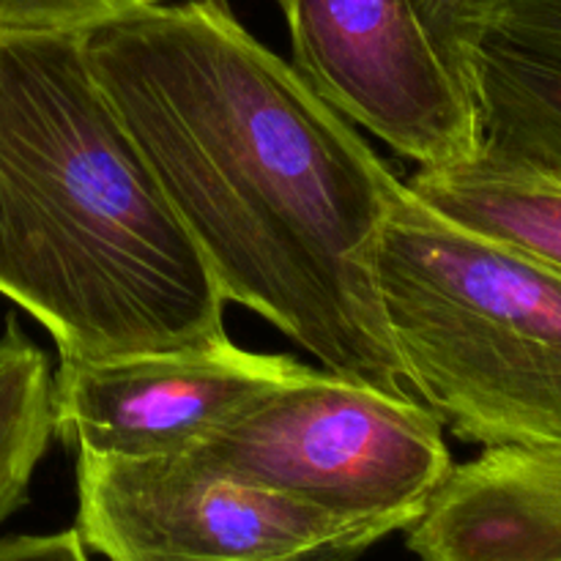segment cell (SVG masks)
Listing matches in <instances>:
<instances>
[{
  "mask_svg": "<svg viewBox=\"0 0 561 561\" xmlns=\"http://www.w3.org/2000/svg\"><path fill=\"white\" fill-rule=\"evenodd\" d=\"M0 561H91L80 531L0 537Z\"/></svg>",
  "mask_w": 561,
  "mask_h": 561,
  "instance_id": "cell-15",
  "label": "cell"
},
{
  "mask_svg": "<svg viewBox=\"0 0 561 561\" xmlns=\"http://www.w3.org/2000/svg\"><path fill=\"white\" fill-rule=\"evenodd\" d=\"M480 42L561 71V0H491Z\"/></svg>",
  "mask_w": 561,
  "mask_h": 561,
  "instance_id": "cell-12",
  "label": "cell"
},
{
  "mask_svg": "<svg viewBox=\"0 0 561 561\" xmlns=\"http://www.w3.org/2000/svg\"><path fill=\"white\" fill-rule=\"evenodd\" d=\"M186 453L201 463L343 518H422L455 469L444 425L420 403L307 367Z\"/></svg>",
  "mask_w": 561,
  "mask_h": 561,
  "instance_id": "cell-4",
  "label": "cell"
},
{
  "mask_svg": "<svg viewBox=\"0 0 561 561\" xmlns=\"http://www.w3.org/2000/svg\"><path fill=\"white\" fill-rule=\"evenodd\" d=\"M294 69L351 124L416 168L482 146L469 82L444 60L411 0H279Z\"/></svg>",
  "mask_w": 561,
  "mask_h": 561,
  "instance_id": "cell-6",
  "label": "cell"
},
{
  "mask_svg": "<svg viewBox=\"0 0 561 561\" xmlns=\"http://www.w3.org/2000/svg\"><path fill=\"white\" fill-rule=\"evenodd\" d=\"M376 283L411 389L444 427L485 449L561 444V272L403 186Z\"/></svg>",
  "mask_w": 561,
  "mask_h": 561,
  "instance_id": "cell-3",
  "label": "cell"
},
{
  "mask_svg": "<svg viewBox=\"0 0 561 561\" xmlns=\"http://www.w3.org/2000/svg\"><path fill=\"white\" fill-rule=\"evenodd\" d=\"M75 529L107 561H359L400 531L236 480L190 453L77 455Z\"/></svg>",
  "mask_w": 561,
  "mask_h": 561,
  "instance_id": "cell-5",
  "label": "cell"
},
{
  "mask_svg": "<svg viewBox=\"0 0 561 561\" xmlns=\"http://www.w3.org/2000/svg\"><path fill=\"white\" fill-rule=\"evenodd\" d=\"M159 0H0V33H85Z\"/></svg>",
  "mask_w": 561,
  "mask_h": 561,
  "instance_id": "cell-13",
  "label": "cell"
},
{
  "mask_svg": "<svg viewBox=\"0 0 561 561\" xmlns=\"http://www.w3.org/2000/svg\"><path fill=\"white\" fill-rule=\"evenodd\" d=\"M0 294L64 362L225 337L228 301L82 33H0Z\"/></svg>",
  "mask_w": 561,
  "mask_h": 561,
  "instance_id": "cell-2",
  "label": "cell"
},
{
  "mask_svg": "<svg viewBox=\"0 0 561 561\" xmlns=\"http://www.w3.org/2000/svg\"><path fill=\"white\" fill-rule=\"evenodd\" d=\"M82 49L225 301L323 370L420 403L376 283L405 184L354 124L225 0L142 5L88 27Z\"/></svg>",
  "mask_w": 561,
  "mask_h": 561,
  "instance_id": "cell-1",
  "label": "cell"
},
{
  "mask_svg": "<svg viewBox=\"0 0 561 561\" xmlns=\"http://www.w3.org/2000/svg\"><path fill=\"white\" fill-rule=\"evenodd\" d=\"M409 192L431 211L561 272V184L480 148L463 162L420 168Z\"/></svg>",
  "mask_w": 561,
  "mask_h": 561,
  "instance_id": "cell-9",
  "label": "cell"
},
{
  "mask_svg": "<svg viewBox=\"0 0 561 561\" xmlns=\"http://www.w3.org/2000/svg\"><path fill=\"white\" fill-rule=\"evenodd\" d=\"M471 88L482 151L561 184V71L480 42L471 55Z\"/></svg>",
  "mask_w": 561,
  "mask_h": 561,
  "instance_id": "cell-10",
  "label": "cell"
},
{
  "mask_svg": "<svg viewBox=\"0 0 561 561\" xmlns=\"http://www.w3.org/2000/svg\"><path fill=\"white\" fill-rule=\"evenodd\" d=\"M307 365L230 343L142 351L113 359H60L53 376L55 436L77 455L157 458L186 453Z\"/></svg>",
  "mask_w": 561,
  "mask_h": 561,
  "instance_id": "cell-7",
  "label": "cell"
},
{
  "mask_svg": "<svg viewBox=\"0 0 561 561\" xmlns=\"http://www.w3.org/2000/svg\"><path fill=\"white\" fill-rule=\"evenodd\" d=\"M405 542L420 561H561V444L455 466Z\"/></svg>",
  "mask_w": 561,
  "mask_h": 561,
  "instance_id": "cell-8",
  "label": "cell"
},
{
  "mask_svg": "<svg viewBox=\"0 0 561 561\" xmlns=\"http://www.w3.org/2000/svg\"><path fill=\"white\" fill-rule=\"evenodd\" d=\"M411 3L444 60L471 85V55L480 47L491 0H411Z\"/></svg>",
  "mask_w": 561,
  "mask_h": 561,
  "instance_id": "cell-14",
  "label": "cell"
},
{
  "mask_svg": "<svg viewBox=\"0 0 561 561\" xmlns=\"http://www.w3.org/2000/svg\"><path fill=\"white\" fill-rule=\"evenodd\" d=\"M53 436L49 362L9 321L0 337V524L27 502L33 471Z\"/></svg>",
  "mask_w": 561,
  "mask_h": 561,
  "instance_id": "cell-11",
  "label": "cell"
}]
</instances>
